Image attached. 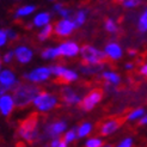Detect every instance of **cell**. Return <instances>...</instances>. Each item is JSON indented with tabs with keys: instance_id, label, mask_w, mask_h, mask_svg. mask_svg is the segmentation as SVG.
Returning a JSON list of instances; mask_svg holds the SVG:
<instances>
[{
	"instance_id": "26",
	"label": "cell",
	"mask_w": 147,
	"mask_h": 147,
	"mask_svg": "<svg viewBox=\"0 0 147 147\" xmlns=\"http://www.w3.org/2000/svg\"><path fill=\"white\" fill-rule=\"evenodd\" d=\"M86 18H87V11L82 9V10H79V11L74 14V18H73V20H74L77 28H80V26H83V25L85 24Z\"/></svg>"
},
{
	"instance_id": "19",
	"label": "cell",
	"mask_w": 147,
	"mask_h": 147,
	"mask_svg": "<svg viewBox=\"0 0 147 147\" xmlns=\"http://www.w3.org/2000/svg\"><path fill=\"white\" fill-rule=\"evenodd\" d=\"M50 19H51V16H50L49 12H40L34 17L32 25L36 28H42V26L49 24Z\"/></svg>"
},
{
	"instance_id": "13",
	"label": "cell",
	"mask_w": 147,
	"mask_h": 147,
	"mask_svg": "<svg viewBox=\"0 0 147 147\" xmlns=\"http://www.w3.org/2000/svg\"><path fill=\"white\" fill-rule=\"evenodd\" d=\"M13 54H14V57L16 60L22 63V65H26L29 63L32 57H34V50L28 47V46H18L16 49L13 50Z\"/></svg>"
},
{
	"instance_id": "37",
	"label": "cell",
	"mask_w": 147,
	"mask_h": 147,
	"mask_svg": "<svg viewBox=\"0 0 147 147\" xmlns=\"http://www.w3.org/2000/svg\"><path fill=\"white\" fill-rule=\"evenodd\" d=\"M60 138H53L51 139V141L49 142V147H57L59 144H60Z\"/></svg>"
},
{
	"instance_id": "43",
	"label": "cell",
	"mask_w": 147,
	"mask_h": 147,
	"mask_svg": "<svg viewBox=\"0 0 147 147\" xmlns=\"http://www.w3.org/2000/svg\"><path fill=\"white\" fill-rule=\"evenodd\" d=\"M57 147H67V144H66L65 141H60V144H59Z\"/></svg>"
},
{
	"instance_id": "17",
	"label": "cell",
	"mask_w": 147,
	"mask_h": 147,
	"mask_svg": "<svg viewBox=\"0 0 147 147\" xmlns=\"http://www.w3.org/2000/svg\"><path fill=\"white\" fill-rule=\"evenodd\" d=\"M105 67H107L105 62H100V63H96V65H87V63H85V65H80L79 69L84 76H96V74L102 73L103 71H104Z\"/></svg>"
},
{
	"instance_id": "34",
	"label": "cell",
	"mask_w": 147,
	"mask_h": 147,
	"mask_svg": "<svg viewBox=\"0 0 147 147\" xmlns=\"http://www.w3.org/2000/svg\"><path fill=\"white\" fill-rule=\"evenodd\" d=\"M71 10H68V9H66V7H62V9L59 11L57 13L60 14V16L62 17V18H71Z\"/></svg>"
},
{
	"instance_id": "12",
	"label": "cell",
	"mask_w": 147,
	"mask_h": 147,
	"mask_svg": "<svg viewBox=\"0 0 147 147\" xmlns=\"http://www.w3.org/2000/svg\"><path fill=\"white\" fill-rule=\"evenodd\" d=\"M61 99L66 105H77L82 103V96L76 92L74 90L69 86H65L61 90Z\"/></svg>"
},
{
	"instance_id": "8",
	"label": "cell",
	"mask_w": 147,
	"mask_h": 147,
	"mask_svg": "<svg viewBox=\"0 0 147 147\" xmlns=\"http://www.w3.org/2000/svg\"><path fill=\"white\" fill-rule=\"evenodd\" d=\"M51 72L49 67H46V66H41V67H37L32 69L29 73H24V79H26L29 83L32 84H40L43 82H47V80L50 78Z\"/></svg>"
},
{
	"instance_id": "32",
	"label": "cell",
	"mask_w": 147,
	"mask_h": 147,
	"mask_svg": "<svg viewBox=\"0 0 147 147\" xmlns=\"http://www.w3.org/2000/svg\"><path fill=\"white\" fill-rule=\"evenodd\" d=\"M7 41H9V36H7V32L5 29H0V48L5 47Z\"/></svg>"
},
{
	"instance_id": "41",
	"label": "cell",
	"mask_w": 147,
	"mask_h": 147,
	"mask_svg": "<svg viewBox=\"0 0 147 147\" xmlns=\"http://www.w3.org/2000/svg\"><path fill=\"white\" fill-rule=\"evenodd\" d=\"M136 54H138V51H136L135 49H129V50H128V55L131 56V57H133V56H136Z\"/></svg>"
},
{
	"instance_id": "28",
	"label": "cell",
	"mask_w": 147,
	"mask_h": 147,
	"mask_svg": "<svg viewBox=\"0 0 147 147\" xmlns=\"http://www.w3.org/2000/svg\"><path fill=\"white\" fill-rule=\"evenodd\" d=\"M104 29L109 34H116L119 31V25L113 18H108L104 23Z\"/></svg>"
},
{
	"instance_id": "44",
	"label": "cell",
	"mask_w": 147,
	"mask_h": 147,
	"mask_svg": "<svg viewBox=\"0 0 147 147\" xmlns=\"http://www.w3.org/2000/svg\"><path fill=\"white\" fill-rule=\"evenodd\" d=\"M100 147H113V146H111V145H109V144H103Z\"/></svg>"
},
{
	"instance_id": "4",
	"label": "cell",
	"mask_w": 147,
	"mask_h": 147,
	"mask_svg": "<svg viewBox=\"0 0 147 147\" xmlns=\"http://www.w3.org/2000/svg\"><path fill=\"white\" fill-rule=\"evenodd\" d=\"M79 54L82 56V60L87 65H96V63L104 62V60L107 59L104 51L90 45L83 46L80 48Z\"/></svg>"
},
{
	"instance_id": "24",
	"label": "cell",
	"mask_w": 147,
	"mask_h": 147,
	"mask_svg": "<svg viewBox=\"0 0 147 147\" xmlns=\"http://www.w3.org/2000/svg\"><path fill=\"white\" fill-rule=\"evenodd\" d=\"M41 57L45 59V60H55V59L60 57V54H59L57 47H49V48H46V49L41 53Z\"/></svg>"
},
{
	"instance_id": "2",
	"label": "cell",
	"mask_w": 147,
	"mask_h": 147,
	"mask_svg": "<svg viewBox=\"0 0 147 147\" xmlns=\"http://www.w3.org/2000/svg\"><path fill=\"white\" fill-rule=\"evenodd\" d=\"M18 136L25 142H35L38 140L40 131H38V121L37 117H30L20 123L18 128Z\"/></svg>"
},
{
	"instance_id": "33",
	"label": "cell",
	"mask_w": 147,
	"mask_h": 147,
	"mask_svg": "<svg viewBox=\"0 0 147 147\" xmlns=\"http://www.w3.org/2000/svg\"><path fill=\"white\" fill-rule=\"evenodd\" d=\"M14 57V54H13V50H10V51H6V53L3 55V61L5 63H11V61L13 60Z\"/></svg>"
},
{
	"instance_id": "25",
	"label": "cell",
	"mask_w": 147,
	"mask_h": 147,
	"mask_svg": "<svg viewBox=\"0 0 147 147\" xmlns=\"http://www.w3.org/2000/svg\"><path fill=\"white\" fill-rule=\"evenodd\" d=\"M53 32H54V26L49 23V24H47V25H45V26H42L41 31H40L38 35H37V38H38V41H41V42H45V41H47V40L50 37Z\"/></svg>"
},
{
	"instance_id": "29",
	"label": "cell",
	"mask_w": 147,
	"mask_h": 147,
	"mask_svg": "<svg viewBox=\"0 0 147 147\" xmlns=\"http://www.w3.org/2000/svg\"><path fill=\"white\" fill-rule=\"evenodd\" d=\"M103 144V139L100 138H90L85 141V147H100Z\"/></svg>"
},
{
	"instance_id": "3",
	"label": "cell",
	"mask_w": 147,
	"mask_h": 147,
	"mask_svg": "<svg viewBox=\"0 0 147 147\" xmlns=\"http://www.w3.org/2000/svg\"><path fill=\"white\" fill-rule=\"evenodd\" d=\"M32 104L40 113H48L57 107L59 98H57V96H55L53 93L41 91L37 96L35 97Z\"/></svg>"
},
{
	"instance_id": "14",
	"label": "cell",
	"mask_w": 147,
	"mask_h": 147,
	"mask_svg": "<svg viewBox=\"0 0 147 147\" xmlns=\"http://www.w3.org/2000/svg\"><path fill=\"white\" fill-rule=\"evenodd\" d=\"M104 54L107 59L111 61H119L123 56V49L117 42H109L104 47Z\"/></svg>"
},
{
	"instance_id": "47",
	"label": "cell",
	"mask_w": 147,
	"mask_h": 147,
	"mask_svg": "<svg viewBox=\"0 0 147 147\" xmlns=\"http://www.w3.org/2000/svg\"><path fill=\"white\" fill-rule=\"evenodd\" d=\"M49 1H54V0H49Z\"/></svg>"
},
{
	"instance_id": "11",
	"label": "cell",
	"mask_w": 147,
	"mask_h": 147,
	"mask_svg": "<svg viewBox=\"0 0 147 147\" xmlns=\"http://www.w3.org/2000/svg\"><path fill=\"white\" fill-rule=\"evenodd\" d=\"M57 49H59V54H60V56H63V57H76L80 51L79 45L76 43L74 41L62 42V43L59 45Z\"/></svg>"
},
{
	"instance_id": "21",
	"label": "cell",
	"mask_w": 147,
	"mask_h": 147,
	"mask_svg": "<svg viewBox=\"0 0 147 147\" xmlns=\"http://www.w3.org/2000/svg\"><path fill=\"white\" fill-rule=\"evenodd\" d=\"M145 115H146V109L140 107V108H135V109L131 110V111H129L127 114L126 119L129 122H135V121H140Z\"/></svg>"
},
{
	"instance_id": "22",
	"label": "cell",
	"mask_w": 147,
	"mask_h": 147,
	"mask_svg": "<svg viewBox=\"0 0 147 147\" xmlns=\"http://www.w3.org/2000/svg\"><path fill=\"white\" fill-rule=\"evenodd\" d=\"M93 130V124L91 122H83L79 127H77V134L79 139L89 136Z\"/></svg>"
},
{
	"instance_id": "30",
	"label": "cell",
	"mask_w": 147,
	"mask_h": 147,
	"mask_svg": "<svg viewBox=\"0 0 147 147\" xmlns=\"http://www.w3.org/2000/svg\"><path fill=\"white\" fill-rule=\"evenodd\" d=\"M133 145H134V140H133V138L128 136V138L122 139V140H121L119 144H117L115 147H133Z\"/></svg>"
},
{
	"instance_id": "42",
	"label": "cell",
	"mask_w": 147,
	"mask_h": 147,
	"mask_svg": "<svg viewBox=\"0 0 147 147\" xmlns=\"http://www.w3.org/2000/svg\"><path fill=\"white\" fill-rule=\"evenodd\" d=\"M140 123L142 124V126H147V114L142 117V119L140 120Z\"/></svg>"
},
{
	"instance_id": "35",
	"label": "cell",
	"mask_w": 147,
	"mask_h": 147,
	"mask_svg": "<svg viewBox=\"0 0 147 147\" xmlns=\"http://www.w3.org/2000/svg\"><path fill=\"white\" fill-rule=\"evenodd\" d=\"M6 32H7V36H9V38H11V41H14V40L18 37V34L14 31V30H12V29H7Z\"/></svg>"
},
{
	"instance_id": "6",
	"label": "cell",
	"mask_w": 147,
	"mask_h": 147,
	"mask_svg": "<svg viewBox=\"0 0 147 147\" xmlns=\"http://www.w3.org/2000/svg\"><path fill=\"white\" fill-rule=\"evenodd\" d=\"M67 130V123L63 120H59L48 123L45 127V133L42 136H38V140H43L46 138H60L61 134H63Z\"/></svg>"
},
{
	"instance_id": "15",
	"label": "cell",
	"mask_w": 147,
	"mask_h": 147,
	"mask_svg": "<svg viewBox=\"0 0 147 147\" xmlns=\"http://www.w3.org/2000/svg\"><path fill=\"white\" fill-rule=\"evenodd\" d=\"M14 108H16V104H14V99L12 94L5 93L3 96H0V114L4 117L10 116Z\"/></svg>"
},
{
	"instance_id": "1",
	"label": "cell",
	"mask_w": 147,
	"mask_h": 147,
	"mask_svg": "<svg viewBox=\"0 0 147 147\" xmlns=\"http://www.w3.org/2000/svg\"><path fill=\"white\" fill-rule=\"evenodd\" d=\"M41 92L40 87L32 83H20L13 90V99L17 108L24 109L34 102L35 97Z\"/></svg>"
},
{
	"instance_id": "10",
	"label": "cell",
	"mask_w": 147,
	"mask_h": 147,
	"mask_svg": "<svg viewBox=\"0 0 147 147\" xmlns=\"http://www.w3.org/2000/svg\"><path fill=\"white\" fill-rule=\"evenodd\" d=\"M103 98V92L98 89L92 90L91 92H89L86 96L82 99V108L84 111H91V110L96 107L97 104H99L100 100Z\"/></svg>"
},
{
	"instance_id": "7",
	"label": "cell",
	"mask_w": 147,
	"mask_h": 147,
	"mask_svg": "<svg viewBox=\"0 0 147 147\" xmlns=\"http://www.w3.org/2000/svg\"><path fill=\"white\" fill-rule=\"evenodd\" d=\"M19 84V80L11 69H1V72H0V89H3L5 92L13 91Z\"/></svg>"
},
{
	"instance_id": "9",
	"label": "cell",
	"mask_w": 147,
	"mask_h": 147,
	"mask_svg": "<svg viewBox=\"0 0 147 147\" xmlns=\"http://www.w3.org/2000/svg\"><path fill=\"white\" fill-rule=\"evenodd\" d=\"M77 29L74 20L71 18H62L54 25V32L59 37H68Z\"/></svg>"
},
{
	"instance_id": "31",
	"label": "cell",
	"mask_w": 147,
	"mask_h": 147,
	"mask_svg": "<svg viewBox=\"0 0 147 147\" xmlns=\"http://www.w3.org/2000/svg\"><path fill=\"white\" fill-rule=\"evenodd\" d=\"M142 3V0H124L122 3L126 9H135Z\"/></svg>"
},
{
	"instance_id": "46",
	"label": "cell",
	"mask_w": 147,
	"mask_h": 147,
	"mask_svg": "<svg viewBox=\"0 0 147 147\" xmlns=\"http://www.w3.org/2000/svg\"><path fill=\"white\" fill-rule=\"evenodd\" d=\"M117 1H120V3H123V1H124V0H117Z\"/></svg>"
},
{
	"instance_id": "27",
	"label": "cell",
	"mask_w": 147,
	"mask_h": 147,
	"mask_svg": "<svg viewBox=\"0 0 147 147\" xmlns=\"http://www.w3.org/2000/svg\"><path fill=\"white\" fill-rule=\"evenodd\" d=\"M76 139H78V134H77V127L72 128L69 130H66L63 133V141L66 144H71L76 140Z\"/></svg>"
},
{
	"instance_id": "36",
	"label": "cell",
	"mask_w": 147,
	"mask_h": 147,
	"mask_svg": "<svg viewBox=\"0 0 147 147\" xmlns=\"http://www.w3.org/2000/svg\"><path fill=\"white\" fill-rule=\"evenodd\" d=\"M139 72H140V74L142 77H146L147 78V62L144 63V65H141V67L139 68Z\"/></svg>"
},
{
	"instance_id": "40",
	"label": "cell",
	"mask_w": 147,
	"mask_h": 147,
	"mask_svg": "<svg viewBox=\"0 0 147 147\" xmlns=\"http://www.w3.org/2000/svg\"><path fill=\"white\" fill-rule=\"evenodd\" d=\"M62 7H63V5H62V4H60V3H57V4H55V5L53 6V10H54V11H55V12L57 13L59 11H60V10L62 9Z\"/></svg>"
},
{
	"instance_id": "38",
	"label": "cell",
	"mask_w": 147,
	"mask_h": 147,
	"mask_svg": "<svg viewBox=\"0 0 147 147\" xmlns=\"http://www.w3.org/2000/svg\"><path fill=\"white\" fill-rule=\"evenodd\" d=\"M104 89H105V91H108V92H114V91H116V86H114V85H111V84H109V83L105 82Z\"/></svg>"
},
{
	"instance_id": "23",
	"label": "cell",
	"mask_w": 147,
	"mask_h": 147,
	"mask_svg": "<svg viewBox=\"0 0 147 147\" xmlns=\"http://www.w3.org/2000/svg\"><path fill=\"white\" fill-rule=\"evenodd\" d=\"M138 31L141 34H147V6L142 10V12L140 13V16L138 18Z\"/></svg>"
},
{
	"instance_id": "5",
	"label": "cell",
	"mask_w": 147,
	"mask_h": 147,
	"mask_svg": "<svg viewBox=\"0 0 147 147\" xmlns=\"http://www.w3.org/2000/svg\"><path fill=\"white\" fill-rule=\"evenodd\" d=\"M51 76H55L56 78H60L63 83H74L78 80V73L71 68L65 67L62 65H53L50 66Z\"/></svg>"
},
{
	"instance_id": "39",
	"label": "cell",
	"mask_w": 147,
	"mask_h": 147,
	"mask_svg": "<svg viewBox=\"0 0 147 147\" xmlns=\"http://www.w3.org/2000/svg\"><path fill=\"white\" fill-rule=\"evenodd\" d=\"M134 67H135V65L133 62H127L124 65V69L126 71H131V69H134Z\"/></svg>"
},
{
	"instance_id": "18",
	"label": "cell",
	"mask_w": 147,
	"mask_h": 147,
	"mask_svg": "<svg viewBox=\"0 0 147 147\" xmlns=\"http://www.w3.org/2000/svg\"><path fill=\"white\" fill-rule=\"evenodd\" d=\"M103 80H105L107 83L111 84L114 86H117L121 84V77L119 73H116L114 71H103L99 76Z\"/></svg>"
},
{
	"instance_id": "45",
	"label": "cell",
	"mask_w": 147,
	"mask_h": 147,
	"mask_svg": "<svg viewBox=\"0 0 147 147\" xmlns=\"http://www.w3.org/2000/svg\"><path fill=\"white\" fill-rule=\"evenodd\" d=\"M1 69H3V63H1V60H0V72H1Z\"/></svg>"
},
{
	"instance_id": "16",
	"label": "cell",
	"mask_w": 147,
	"mask_h": 147,
	"mask_svg": "<svg viewBox=\"0 0 147 147\" xmlns=\"http://www.w3.org/2000/svg\"><path fill=\"white\" fill-rule=\"evenodd\" d=\"M121 126V121L119 119H110V120H107L104 121L100 127H99V133L102 136H109L114 134L115 131H117V129L120 128Z\"/></svg>"
},
{
	"instance_id": "20",
	"label": "cell",
	"mask_w": 147,
	"mask_h": 147,
	"mask_svg": "<svg viewBox=\"0 0 147 147\" xmlns=\"http://www.w3.org/2000/svg\"><path fill=\"white\" fill-rule=\"evenodd\" d=\"M36 11V6L35 5H24V6H20L17 9V11L14 12V18L19 19V18H24L32 14Z\"/></svg>"
}]
</instances>
